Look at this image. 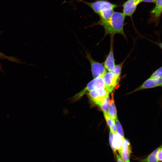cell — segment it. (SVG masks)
Here are the masks:
<instances>
[{
  "instance_id": "15",
  "label": "cell",
  "mask_w": 162,
  "mask_h": 162,
  "mask_svg": "<svg viewBox=\"0 0 162 162\" xmlns=\"http://www.w3.org/2000/svg\"><path fill=\"white\" fill-rule=\"evenodd\" d=\"M107 123L113 133H116L117 129L115 124V120L107 115L104 116Z\"/></svg>"
},
{
  "instance_id": "3",
  "label": "cell",
  "mask_w": 162,
  "mask_h": 162,
  "mask_svg": "<svg viewBox=\"0 0 162 162\" xmlns=\"http://www.w3.org/2000/svg\"><path fill=\"white\" fill-rule=\"evenodd\" d=\"M99 88H106L102 77H98L94 78L90 81L85 88L72 97L71 101L75 102L80 99L87 92Z\"/></svg>"
},
{
  "instance_id": "25",
  "label": "cell",
  "mask_w": 162,
  "mask_h": 162,
  "mask_svg": "<svg viewBox=\"0 0 162 162\" xmlns=\"http://www.w3.org/2000/svg\"><path fill=\"white\" fill-rule=\"evenodd\" d=\"M135 2L137 4H139L140 3L142 2V0H134Z\"/></svg>"
},
{
  "instance_id": "18",
  "label": "cell",
  "mask_w": 162,
  "mask_h": 162,
  "mask_svg": "<svg viewBox=\"0 0 162 162\" xmlns=\"http://www.w3.org/2000/svg\"><path fill=\"white\" fill-rule=\"evenodd\" d=\"M125 60L119 64L115 65L112 73L116 76L119 77L120 75L122 66Z\"/></svg>"
},
{
  "instance_id": "13",
  "label": "cell",
  "mask_w": 162,
  "mask_h": 162,
  "mask_svg": "<svg viewBox=\"0 0 162 162\" xmlns=\"http://www.w3.org/2000/svg\"><path fill=\"white\" fill-rule=\"evenodd\" d=\"M109 105L107 114L109 116L115 120L117 118V112L113 95H112V99L109 100Z\"/></svg>"
},
{
  "instance_id": "17",
  "label": "cell",
  "mask_w": 162,
  "mask_h": 162,
  "mask_svg": "<svg viewBox=\"0 0 162 162\" xmlns=\"http://www.w3.org/2000/svg\"><path fill=\"white\" fill-rule=\"evenodd\" d=\"M109 100L110 98L108 96L100 106L103 111L104 116L107 115V109L109 106Z\"/></svg>"
},
{
  "instance_id": "14",
  "label": "cell",
  "mask_w": 162,
  "mask_h": 162,
  "mask_svg": "<svg viewBox=\"0 0 162 162\" xmlns=\"http://www.w3.org/2000/svg\"><path fill=\"white\" fill-rule=\"evenodd\" d=\"M156 5L151 13L157 18L159 17L162 13V0H157Z\"/></svg>"
},
{
  "instance_id": "21",
  "label": "cell",
  "mask_w": 162,
  "mask_h": 162,
  "mask_svg": "<svg viewBox=\"0 0 162 162\" xmlns=\"http://www.w3.org/2000/svg\"><path fill=\"white\" fill-rule=\"evenodd\" d=\"M157 156L158 161L162 162V145L157 153Z\"/></svg>"
},
{
  "instance_id": "16",
  "label": "cell",
  "mask_w": 162,
  "mask_h": 162,
  "mask_svg": "<svg viewBox=\"0 0 162 162\" xmlns=\"http://www.w3.org/2000/svg\"><path fill=\"white\" fill-rule=\"evenodd\" d=\"M150 77L155 79L162 78V65L153 72Z\"/></svg>"
},
{
  "instance_id": "24",
  "label": "cell",
  "mask_w": 162,
  "mask_h": 162,
  "mask_svg": "<svg viewBox=\"0 0 162 162\" xmlns=\"http://www.w3.org/2000/svg\"><path fill=\"white\" fill-rule=\"evenodd\" d=\"M157 0H142V2H152L154 3L156 2Z\"/></svg>"
},
{
  "instance_id": "26",
  "label": "cell",
  "mask_w": 162,
  "mask_h": 162,
  "mask_svg": "<svg viewBox=\"0 0 162 162\" xmlns=\"http://www.w3.org/2000/svg\"><path fill=\"white\" fill-rule=\"evenodd\" d=\"M125 162H130V160L129 159V160H128L127 161H126Z\"/></svg>"
},
{
  "instance_id": "12",
  "label": "cell",
  "mask_w": 162,
  "mask_h": 162,
  "mask_svg": "<svg viewBox=\"0 0 162 162\" xmlns=\"http://www.w3.org/2000/svg\"><path fill=\"white\" fill-rule=\"evenodd\" d=\"M113 143L114 148L117 150L120 156L122 153V145L123 139L117 133H113Z\"/></svg>"
},
{
  "instance_id": "8",
  "label": "cell",
  "mask_w": 162,
  "mask_h": 162,
  "mask_svg": "<svg viewBox=\"0 0 162 162\" xmlns=\"http://www.w3.org/2000/svg\"><path fill=\"white\" fill-rule=\"evenodd\" d=\"M162 85V78L155 79L149 77L140 86L136 88L133 92L154 88L161 86Z\"/></svg>"
},
{
  "instance_id": "2",
  "label": "cell",
  "mask_w": 162,
  "mask_h": 162,
  "mask_svg": "<svg viewBox=\"0 0 162 162\" xmlns=\"http://www.w3.org/2000/svg\"><path fill=\"white\" fill-rule=\"evenodd\" d=\"M75 0L78 2H83L90 7L100 17L98 22L109 19L114 12V9L119 6L106 0H96L92 2H88L82 0Z\"/></svg>"
},
{
  "instance_id": "6",
  "label": "cell",
  "mask_w": 162,
  "mask_h": 162,
  "mask_svg": "<svg viewBox=\"0 0 162 162\" xmlns=\"http://www.w3.org/2000/svg\"><path fill=\"white\" fill-rule=\"evenodd\" d=\"M106 90L111 92L118 84L119 77L115 75L112 72L108 71L103 76Z\"/></svg>"
},
{
  "instance_id": "1",
  "label": "cell",
  "mask_w": 162,
  "mask_h": 162,
  "mask_svg": "<svg viewBox=\"0 0 162 162\" xmlns=\"http://www.w3.org/2000/svg\"><path fill=\"white\" fill-rule=\"evenodd\" d=\"M125 17L122 13L114 11L108 20L101 22H98L92 26L97 25L103 26L105 30L104 36L107 34L114 36L115 34H119L125 37L123 29Z\"/></svg>"
},
{
  "instance_id": "7",
  "label": "cell",
  "mask_w": 162,
  "mask_h": 162,
  "mask_svg": "<svg viewBox=\"0 0 162 162\" xmlns=\"http://www.w3.org/2000/svg\"><path fill=\"white\" fill-rule=\"evenodd\" d=\"M113 35H111L110 52L104 64L106 69L108 71L112 72L115 66L113 50Z\"/></svg>"
},
{
  "instance_id": "22",
  "label": "cell",
  "mask_w": 162,
  "mask_h": 162,
  "mask_svg": "<svg viewBox=\"0 0 162 162\" xmlns=\"http://www.w3.org/2000/svg\"><path fill=\"white\" fill-rule=\"evenodd\" d=\"M116 158L117 162H124L121 157L117 153L116 154Z\"/></svg>"
},
{
  "instance_id": "11",
  "label": "cell",
  "mask_w": 162,
  "mask_h": 162,
  "mask_svg": "<svg viewBox=\"0 0 162 162\" xmlns=\"http://www.w3.org/2000/svg\"><path fill=\"white\" fill-rule=\"evenodd\" d=\"M161 145L155 149L145 157L139 159V162H159L157 158V153L160 148Z\"/></svg>"
},
{
  "instance_id": "23",
  "label": "cell",
  "mask_w": 162,
  "mask_h": 162,
  "mask_svg": "<svg viewBox=\"0 0 162 162\" xmlns=\"http://www.w3.org/2000/svg\"><path fill=\"white\" fill-rule=\"evenodd\" d=\"M154 44H155L158 46L162 50V42H157L152 41Z\"/></svg>"
},
{
  "instance_id": "19",
  "label": "cell",
  "mask_w": 162,
  "mask_h": 162,
  "mask_svg": "<svg viewBox=\"0 0 162 162\" xmlns=\"http://www.w3.org/2000/svg\"><path fill=\"white\" fill-rule=\"evenodd\" d=\"M113 134L112 131L110 129L109 137V142L111 147L113 151L114 154L116 156L117 153L116 150L114 147L113 143Z\"/></svg>"
},
{
  "instance_id": "20",
  "label": "cell",
  "mask_w": 162,
  "mask_h": 162,
  "mask_svg": "<svg viewBox=\"0 0 162 162\" xmlns=\"http://www.w3.org/2000/svg\"><path fill=\"white\" fill-rule=\"evenodd\" d=\"M116 129L117 130L118 133L123 139H124V132L121 124L117 118L116 119Z\"/></svg>"
},
{
  "instance_id": "5",
  "label": "cell",
  "mask_w": 162,
  "mask_h": 162,
  "mask_svg": "<svg viewBox=\"0 0 162 162\" xmlns=\"http://www.w3.org/2000/svg\"><path fill=\"white\" fill-rule=\"evenodd\" d=\"M86 57L90 62L92 73L94 78L103 77L106 72V69L102 64L94 60L91 55L90 53L86 51Z\"/></svg>"
},
{
  "instance_id": "27",
  "label": "cell",
  "mask_w": 162,
  "mask_h": 162,
  "mask_svg": "<svg viewBox=\"0 0 162 162\" xmlns=\"http://www.w3.org/2000/svg\"><path fill=\"white\" fill-rule=\"evenodd\" d=\"M161 86L162 88V85H161Z\"/></svg>"
},
{
  "instance_id": "4",
  "label": "cell",
  "mask_w": 162,
  "mask_h": 162,
  "mask_svg": "<svg viewBox=\"0 0 162 162\" xmlns=\"http://www.w3.org/2000/svg\"><path fill=\"white\" fill-rule=\"evenodd\" d=\"M88 92V95L92 102L100 106L109 96V92L106 88L95 89Z\"/></svg>"
},
{
  "instance_id": "10",
  "label": "cell",
  "mask_w": 162,
  "mask_h": 162,
  "mask_svg": "<svg viewBox=\"0 0 162 162\" xmlns=\"http://www.w3.org/2000/svg\"><path fill=\"white\" fill-rule=\"evenodd\" d=\"M132 149L129 141L124 138L122 141V153L120 155L124 162L130 159Z\"/></svg>"
},
{
  "instance_id": "9",
  "label": "cell",
  "mask_w": 162,
  "mask_h": 162,
  "mask_svg": "<svg viewBox=\"0 0 162 162\" xmlns=\"http://www.w3.org/2000/svg\"><path fill=\"white\" fill-rule=\"evenodd\" d=\"M138 5L134 0H127L122 5L123 14L125 16L132 17Z\"/></svg>"
}]
</instances>
